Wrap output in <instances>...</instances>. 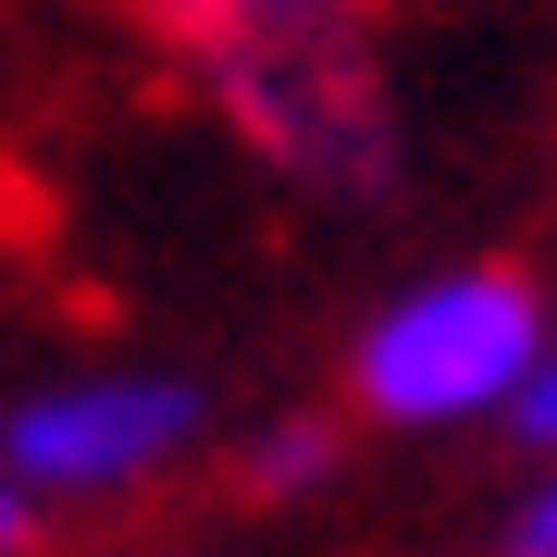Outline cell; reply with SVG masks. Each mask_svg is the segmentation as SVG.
I'll list each match as a JSON object with an SVG mask.
<instances>
[{"instance_id":"6da1fadb","label":"cell","mask_w":557,"mask_h":557,"mask_svg":"<svg viewBox=\"0 0 557 557\" xmlns=\"http://www.w3.org/2000/svg\"><path fill=\"white\" fill-rule=\"evenodd\" d=\"M211 87V112L236 124L248 161H273L298 199H384L397 186V87H384L372 38L347 13H298V25H248V38H199L186 50Z\"/></svg>"},{"instance_id":"8992f818","label":"cell","mask_w":557,"mask_h":557,"mask_svg":"<svg viewBox=\"0 0 557 557\" xmlns=\"http://www.w3.org/2000/svg\"><path fill=\"white\" fill-rule=\"evenodd\" d=\"M483 557H557V458L508 496V520H496V545H483Z\"/></svg>"},{"instance_id":"52a82bcc","label":"cell","mask_w":557,"mask_h":557,"mask_svg":"<svg viewBox=\"0 0 557 557\" xmlns=\"http://www.w3.org/2000/svg\"><path fill=\"white\" fill-rule=\"evenodd\" d=\"M508 434L557 458V322H545V347H533V372H520V397H508Z\"/></svg>"},{"instance_id":"ba28073f","label":"cell","mask_w":557,"mask_h":557,"mask_svg":"<svg viewBox=\"0 0 557 557\" xmlns=\"http://www.w3.org/2000/svg\"><path fill=\"white\" fill-rule=\"evenodd\" d=\"M25 533H38V508H25L13 483H0V557H25Z\"/></svg>"},{"instance_id":"5b68a950","label":"cell","mask_w":557,"mask_h":557,"mask_svg":"<svg viewBox=\"0 0 557 557\" xmlns=\"http://www.w3.org/2000/svg\"><path fill=\"white\" fill-rule=\"evenodd\" d=\"M161 38H248V25H298V13H347V0H137Z\"/></svg>"},{"instance_id":"277c9868","label":"cell","mask_w":557,"mask_h":557,"mask_svg":"<svg viewBox=\"0 0 557 557\" xmlns=\"http://www.w3.org/2000/svg\"><path fill=\"white\" fill-rule=\"evenodd\" d=\"M335 458H347V434H335V421L285 409V421H260V434L236 446V483L285 508V496H322V483H335Z\"/></svg>"},{"instance_id":"7a4b0ae2","label":"cell","mask_w":557,"mask_h":557,"mask_svg":"<svg viewBox=\"0 0 557 557\" xmlns=\"http://www.w3.org/2000/svg\"><path fill=\"white\" fill-rule=\"evenodd\" d=\"M545 285L520 260H434L347 335V409L384 434H458V421H508L520 372L545 347Z\"/></svg>"},{"instance_id":"3957f363","label":"cell","mask_w":557,"mask_h":557,"mask_svg":"<svg viewBox=\"0 0 557 557\" xmlns=\"http://www.w3.org/2000/svg\"><path fill=\"white\" fill-rule=\"evenodd\" d=\"M211 434V384L199 372H149V359H112V372H50L0 409V483L25 508H112L137 483L186 471Z\"/></svg>"}]
</instances>
